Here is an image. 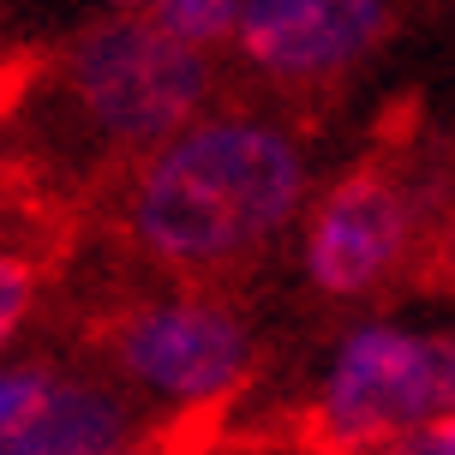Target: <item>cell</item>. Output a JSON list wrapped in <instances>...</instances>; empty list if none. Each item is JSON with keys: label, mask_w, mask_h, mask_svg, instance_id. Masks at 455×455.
Listing matches in <instances>:
<instances>
[{"label": "cell", "mask_w": 455, "mask_h": 455, "mask_svg": "<svg viewBox=\"0 0 455 455\" xmlns=\"http://www.w3.org/2000/svg\"><path fill=\"white\" fill-rule=\"evenodd\" d=\"M48 384H54V371H43V365H0V437L43 402Z\"/></svg>", "instance_id": "cell-9"}, {"label": "cell", "mask_w": 455, "mask_h": 455, "mask_svg": "<svg viewBox=\"0 0 455 455\" xmlns=\"http://www.w3.org/2000/svg\"><path fill=\"white\" fill-rule=\"evenodd\" d=\"M432 365H437V408L455 413V330L432 341Z\"/></svg>", "instance_id": "cell-13"}, {"label": "cell", "mask_w": 455, "mask_h": 455, "mask_svg": "<svg viewBox=\"0 0 455 455\" xmlns=\"http://www.w3.org/2000/svg\"><path fill=\"white\" fill-rule=\"evenodd\" d=\"M132 402L91 378H54L43 402L0 437V455H114L132 443Z\"/></svg>", "instance_id": "cell-7"}, {"label": "cell", "mask_w": 455, "mask_h": 455, "mask_svg": "<svg viewBox=\"0 0 455 455\" xmlns=\"http://www.w3.org/2000/svg\"><path fill=\"white\" fill-rule=\"evenodd\" d=\"M114 455H162V450H150V443H126V450H114Z\"/></svg>", "instance_id": "cell-14"}, {"label": "cell", "mask_w": 455, "mask_h": 455, "mask_svg": "<svg viewBox=\"0 0 455 455\" xmlns=\"http://www.w3.org/2000/svg\"><path fill=\"white\" fill-rule=\"evenodd\" d=\"M30 299H36V275H30V264H24V258H0V347L24 330Z\"/></svg>", "instance_id": "cell-10"}, {"label": "cell", "mask_w": 455, "mask_h": 455, "mask_svg": "<svg viewBox=\"0 0 455 455\" xmlns=\"http://www.w3.org/2000/svg\"><path fill=\"white\" fill-rule=\"evenodd\" d=\"M299 156L270 126L216 120L174 138L138 180L132 234L162 264H228L264 246L299 204Z\"/></svg>", "instance_id": "cell-1"}, {"label": "cell", "mask_w": 455, "mask_h": 455, "mask_svg": "<svg viewBox=\"0 0 455 455\" xmlns=\"http://www.w3.org/2000/svg\"><path fill=\"white\" fill-rule=\"evenodd\" d=\"M204 54L156 24H108L72 48V96L114 138H162L204 102Z\"/></svg>", "instance_id": "cell-3"}, {"label": "cell", "mask_w": 455, "mask_h": 455, "mask_svg": "<svg viewBox=\"0 0 455 455\" xmlns=\"http://www.w3.org/2000/svg\"><path fill=\"white\" fill-rule=\"evenodd\" d=\"M371 455H455V413H443V419L395 437V443H384V450H371Z\"/></svg>", "instance_id": "cell-12"}, {"label": "cell", "mask_w": 455, "mask_h": 455, "mask_svg": "<svg viewBox=\"0 0 455 455\" xmlns=\"http://www.w3.org/2000/svg\"><path fill=\"white\" fill-rule=\"evenodd\" d=\"M419 282L432 294H455V216L426 240V258H419Z\"/></svg>", "instance_id": "cell-11"}, {"label": "cell", "mask_w": 455, "mask_h": 455, "mask_svg": "<svg viewBox=\"0 0 455 455\" xmlns=\"http://www.w3.org/2000/svg\"><path fill=\"white\" fill-rule=\"evenodd\" d=\"M114 360L156 402L216 408L246 384L251 336L216 299H150V306L120 318Z\"/></svg>", "instance_id": "cell-4"}, {"label": "cell", "mask_w": 455, "mask_h": 455, "mask_svg": "<svg viewBox=\"0 0 455 455\" xmlns=\"http://www.w3.org/2000/svg\"><path fill=\"white\" fill-rule=\"evenodd\" d=\"M150 24L186 48H204L240 24V0H156V19Z\"/></svg>", "instance_id": "cell-8"}, {"label": "cell", "mask_w": 455, "mask_h": 455, "mask_svg": "<svg viewBox=\"0 0 455 455\" xmlns=\"http://www.w3.org/2000/svg\"><path fill=\"white\" fill-rule=\"evenodd\" d=\"M408 246V198L384 174H347L312 216L306 270L323 294H365L378 288Z\"/></svg>", "instance_id": "cell-5"}, {"label": "cell", "mask_w": 455, "mask_h": 455, "mask_svg": "<svg viewBox=\"0 0 455 455\" xmlns=\"http://www.w3.org/2000/svg\"><path fill=\"white\" fill-rule=\"evenodd\" d=\"M443 419L437 408V365L432 341L408 336V330H354L341 341L336 365L323 378L318 395V437L336 455H371L395 443V437L419 432Z\"/></svg>", "instance_id": "cell-2"}, {"label": "cell", "mask_w": 455, "mask_h": 455, "mask_svg": "<svg viewBox=\"0 0 455 455\" xmlns=\"http://www.w3.org/2000/svg\"><path fill=\"white\" fill-rule=\"evenodd\" d=\"M234 30L275 78H323L384 36V0H240Z\"/></svg>", "instance_id": "cell-6"}]
</instances>
